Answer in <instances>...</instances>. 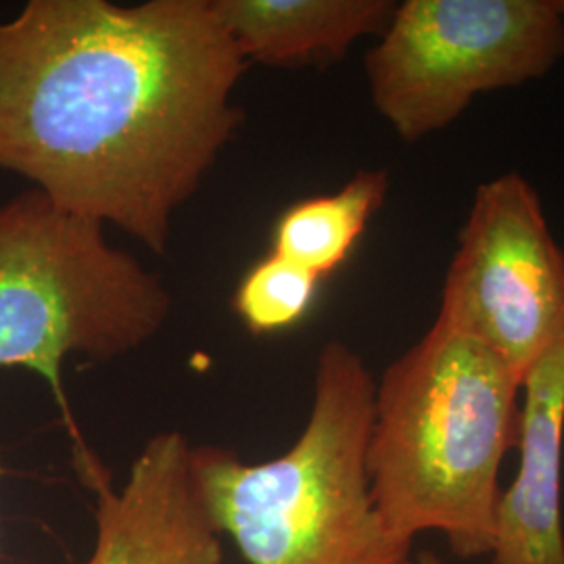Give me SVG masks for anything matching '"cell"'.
<instances>
[{
	"label": "cell",
	"mask_w": 564,
	"mask_h": 564,
	"mask_svg": "<svg viewBox=\"0 0 564 564\" xmlns=\"http://www.w3.org/2000/svg\"><path fill=\"white\" fill-rule=\"evenodd\" d=\"M212 0H28L0 20V170L162 256L245 111Z\"/></svg>",
	"instance_id": "1"
},
{
	"label": "cell",
	"mask_w": 564,
	"mask_h": 564,
	"mask_svg": "<svg viewBox=\"0 0 564 564\" xmlns=\"http://www.w3.org/2000/svg\"><path fill=\"white\" fill-rule=\"evenodd\" d=\"M521 391L498 354L442 318L387 366L366 466L375 508L395 538L437 531L460 558L491 554Z\"/></svg>",
	"instance_id": "2"
},
{
	"label": "cell",
	"mask_w": 564,
	"mask_h": 564,
	"mask_svg": "<svg viewBox=\"0 0 564 564\" xmlns=\"http://www.w3.org/2000/svg\"><path fill=\"white\" fill-rule=\"evenodd\" d=\"M377 381L347 343L326 341L300 440L268 463L193 445L203 506L249 564H405L412 542L384 527L368 479Z\"/></svg>",
	"instance_id": "3"
},
{
	"label": "cell",
	"mask_w": 564,
	"mask_h": 564,
	"mask_svg": "<svg viewBox=\"0 0 564 564\" xmlns=\"http://www.w3.org/2000/svg\"><path fill=\"white\" fill-rule=\"evenodd\" d=\"M170 314L162 276L113 247L101 224L36 188L0 205V368H28L48 383L84 479L101 463L72 416L63 364L74 354L118 360L158 337Z\"/></svg>",
	"instance_id": "4"
},
{
	"label": "cell",
	"mask_w": 564,
	"mask_h": 564,
	"mask_svg": "<svg viewBox=\"0 0 564 564\" xmlns=\"http://www.w3.org/2000/svg\"><path fill=\"white\" fill-rule=\"evenodd\" d=\"M563 57L556 0H405L364 69L377 113L412 144L449 128L475 97L540 80Z\"/></svg>",
	"instance_id": "5"
},
{
	"label": "cell",
	"mask_w": 564,
	"mask_h": 564,
	"mask_svg": "<svg viewBox=\"0 0 564 564\" xmlns=\"http://www.w3.org/2000/svg\"><path fill=\"white\" fill-rule=\"evenodd\" d=\"M437 318L485 343L521 384L563 337L564 249L523 174L477 188Z\"/></svg>",
	"instance_id": "6"
},
{
	"label": "cell",
	"mask_w": 564,
	"mask_h": 564,
	"mask_svg": "<svg viewBox=\"0 0 564 564\" xmlns=\"http://www.w3.org/2000/svg\"><path fill=\"white\" fill-rule=\"evenodd\" d=\"M181 431L149 440L116 491L107 470L97 491V542L84 564H224L220 531L205 510Z\"/></svg>",
	"instance_id": "7"
},
{
	"label": "cell",
	"mask_w": 564,
	"mask_h": 564,
	"mask_svg": "<svg viewBox=\"0 0 564 564\" xmlns=\"http://www.w3.org/2000/svg\"><path fill=\"white\" fill-rule=\"evenodd\" d=\"M521 464L500 496L491 564H564V335L523 383Z\"/></svg>",
	"instance_id": "8"
},
{
	"label": "cell",
	"mask_w": 564,
	"mask_h": 564,
	"mask_svg": "<svg viewBox=\"0 0 564 564\" xmlns=\"http://www.w3.org/2000/svg\"><path fill=\"white\" fill-rule=\"evenodd\" d=\"M214 13L247 63L324 67L345 59L360 39L381 36L391 0H212Z\"/></svg>",
	"instance_id": "9"
},
{
	"label": "cell",
	"mask_w": 564,
	"mask_h": 564,
	"mask_svg": "<svg viewBox=\"0 0 564 564\" xmlns=\"http://www.w3.org/2000/svg\"><path fill=\"white\" fill-rule=\"evenodd\" d=\"M387 193V170H360L337 193L291 205L274 226L272 253L323 281L349 258Z\"/></svg>",
	"instance_id": "10"
},
{
	"label": "cell",
	"mask_w": 564,
	"mask_h": 564,
	"mask_svg": "<svg viewBox=\"0 0 564 564\" xmlns=\"http://www.w3.org/2000/svg\"><path fill=\"white\" fill-rule=\"evenodd\" d=\"M318 284L321 279L302 265L270 253L242 276L232 305L251 335H272L302 323Z\"/></svg>",
	"instance_id": "11"
},
{
	"label": "cell",
	"mask_w": 564,
	"mask_h": 564,
	"mask_svg": "<svg viewBox=\"0 0 564 564\" xmlns=\"http://www.w3.org/2000/svg\"><path fill=\"white\" fill-rule=\"evenodd\" d=\"M405 564H445L435 552H419L416 556H410Z\"/></svg>",
	"instance_id": "12"
},
{
	"label": "cell",
	"mask_w": 564,
	"mask_h": 564,
	"mask_svg": "<svg viewBox=\"0 0 564 564\" xmlns=\"http://www.w3.org/2000/svg\"><path fill=\"white\" fill-rule=\"evenodd\" d=\"M556 4H558V9L564 13V0H556Z\"/></svg>",
	"instance_id": "13"
},
{
	"label": "cell",
	"mask_w": 564,
	"mask_h": 564,
	"mask_svg": "<svg viewBox=\"0 0 564 564\" xmlns=\"http://www.w3.org/2000/svg\"><path fill=\"white\" fill-rule=\"evenodd\" d=\"M2 475H4V468H2V464H0V477H2Z\"/></svg>",
	"instance_id": "14"
}]
</instances>
